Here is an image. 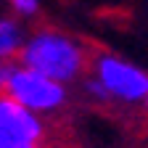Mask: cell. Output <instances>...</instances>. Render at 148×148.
Instances as JSON below:
<instances>
[{
    "label": "cell",
    "instance_id": "cell-1",
    "mask_svg": "<svg viewBox=\"0 0 148 148\" xmlns=\"http://www.w3.org/2000/svg\"><path fill=\"white\" fill-rule=\"evenodd\" d=\"M21 64L29 69H37L58 82H71L85 71L87 53L85 48L61 32H37L21 45L18 50Z\"/></svg>",
    "mask_w": 148,
    "mask_h": 148
},
{
    "label": "cell",
    "instance_id": "cell-2",
    "mask_svg": "<svg viewBox=\"0 0 148 148\" xmlns=\"http://www.w3.org/2000/svg\"><path fill=\"white\" fill-rule=\"evenodd\" d=\"M5 92L11 98H16L21 106H27L34 114H50V111L61 108L66 101V87L64 82L48 77V74L29 69V66H13L11 79Z\"/></svg>",
    "mask_w": 148,
    "mask_h": 148
},
{
    "label": "cell",
    "instance_id": "cell-3",
    "mask_svg": "<svg viewBox=\"0 0 148 148\" xmlns=\"http://www.w3.org/2000/svg\"><path fill=\"white\" fill-rule=\"evenodd\" d=\"M95 77L108 87V95L122 103H145L148 74L119 56L101 53L95 58Z\"/></svg>",
    "mask_w": 148,
    "mask_h": 148
},
{
    "label": "cell",
    "instance_id": "cell-4",
    "mask_svg": "<svg viewBox=\"0 0 148 148\" xmlns=\"http://www.w3.org/2000/svg\"><path fill=\"white\" fill-rule=\"evenodd\" d=\"M45 138L40 116L8 92H0V148H34Z\"/></svg>",
    "mask_w": 148,
    "mask_h": 148
},
{
    "label": "cell",
    "instance_id": "cell-5",
    "mask_svg": "<svg viewBox=\"0 0 148 148\" xmlns=\"http://www.w3.org/2000/svg\"><path fill=\"white\" fill-rule=\"evenodd\" d=\"M24 45V34L13 18H0V61H8L13 56H18Z\"/></svg>",
    "mask_w": 148,
    "mask_h": 148
},
{
    "label": "cell",
    "instance_id": "cell-6",
    "mask_svg": "<svg viewBox=\"0 0 148 148\" xmlns=\"http://www.w3.org/2000/svg\"><path fill=\"white\" fill-rule=\"evenodd\" d=\"M11 8L21 16H34L40 8V0H11Z\"/></svg>",
    "mask_w": 148,
    "mask_h": 148
},
{
    "label": "cell",
    "instance_id": "cell-7",
    "mask_svg": "<svg viewBox=\"0 0 148 148\" xmlns=\"http://www.w3.org/2000/svg\"><path fill=\"white\" fill-rule=\"evenodd\" d=\"M87 90H90V95L92 98H101V101H106V98H111L108 95V87L98 79V77H92V79H87Z\"/></svg>",
    "mask_w": 148,
    "mask_h": 148
},
{
    "label": "cell",
    "instance_id": "cell-8",
    "mask_svg": "<svg viewBox=\"0 0 148 148\" xmlns=\"http://www.w3.org/2000/svg\"><path fill=\"white\" fill-rule=\"evenodd\" d=\"M11 71H13V64H8V61H0V92H5L8 79H11Z\"/></svg>",
    "mask_w": 148,
    "mask_h": 148
},
{
    "label": "cell",
    "instance_id": "cell-9",
    "mask_svg": "<svg viewBox=\"0 0 148 148\" xmlns=\"http://www.w3.org/2000/svg\"><path fill=\"white\" fill-rule=\"evenodd\" d=\"M145 108H148V98H145Z\"/></svg>",
    "mask_w": 148,
    "mask_h": 148
}]
</instances>
